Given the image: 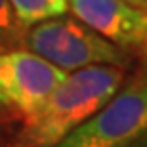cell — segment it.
<instances>
[{
  "label": "cell",
  "mask_w": 147,
  "mask_h": 147,
  "mask_svg": "<svg viewBox=\"0 0 147 147\" xmlns=\"http://www.w3.org/2000/svg\"><path fill=\"white\" fill-rule=\"evenodd\" d=\"M126 2H130V4H134L136 8H140V10L147 11V4H145V0H126Z\"/></svg>",
  "instance_id": "9"
},
{
  "label": "cell",
  "mask_w": 147,
  "mask_h": 147,
  "mask_svg": "<svg viewBox=\"0 0 147 147\" xmlns=\"http://www.w3.org/2000/svg\"><path fill=\"white\" fill-rule=\"evenodd\" d=\"M10 4L21 27H33L69 11L67 0H10Z\"/></svg>",
  "instance_id": "6"
},
{
  "label": "cell",
  "mask_w": 147,
  "mask_h": 147,
  "mask_svg": "<svg viewBox=\"0 0 147 147\" xmlns=\"http://www.w3.org/2000/svg\"><path fill=\"white\" fill-rule=\"evenodd\" d=\"M23 29L17 23V17L13 13L10 0H0V38H10Z\"/></svg>",
  "instance_id": "7"
},
{
  "label": "cell",
  "mask_w": 147,
  "mask_h": 147,
  "mask_svg": "<svg viewBox=\"0 0 147 147\" xmlns=\"http://www.w3.org/2000/svg\"><path fill=\"white\" fill-rule=\"evenodd\" d=\"M75 19L120 48H140L147 40V11L126 0H67Z\"/></svg>",
  "instance_id": "5"
},
{
  "label": "cell",
  "mask_w": 147,
  "mask_h": 147,
  "mask_svg": "<svg viewBox=\"0 0 147 147\" xmlns=\"http://www.w3.org/2000/svg\"><path fill=\"white\" fill-rule=\"evenodd\" d=\"M0 107H4V101H2V98H0Z\"/></svg>",
  "instance_id": "11"
},
{
  "label": "cell",
  "mask_w": 147,
  "mask_h": 147,
  "mask_svg": "<svg viewBox=\"0 0 147 147\" xmlns=\"http://www.w3.org/2000/svg\"><path fill=\"white\" fill-rule=\"evenodd\" d=\"M132 147H147V136H143L142 140H140V142H136Z\"/></svg>",
  "instance_id": "10"
},
{
  "label": "cell",
  "mask_w": 147,
  "mask_h": 147,
  "mask_svg": "<svg viewBox=\"0 0 147 147\" xmlns=\"http://www.w3.org/2000/svg\"><path fill=\"white\" fill-rule=\"evenodd\" d=\"M147 136V78L138 76L57 147H132Z\"/></svg>",
  "instance_id": "3"
},
{
  "label": "cell",
  "mask_w": 147,
  "mask_h": 147,
  "mask_svg": "<svg viewBox=\"0 0 147 147\" xmlns=\"http://www.w3.org/2000/svg\"><path fill=\"white\" fill-rule=\"evenodd\" d=\"M145 4H147V0H145Z\"/></svg>",
  "instance_id": "12"
},
{
  "label": "cell",
  "mask_w": 147,
  "mask_h": 147,
  "mask_svg": "<svg viewBox=\"0 0 147 147\" xmlns=\"http://www.w3.org/2000/svg\"><path fill=\"white\" fill-rule=\"evenodd\" d=\"M69 73L23 48H0V98L33 120Z\"/></svg>",
  "instance_id": "4"
},
{
  "label": "cell",
  "mask_w": 147,
  "mask_h": 147,
  "mask_svg": "<svg viewBox=\"0 0 147 147\" xmlns=\"http://www.w3.org/2000/svg\"><path fill=\"white\" fill-rule=\"evenodd\" d=\"M140 54H142V69H143L142 76H145V78H147V40L140 46Z\"/></svg>",
  "instance_id": "8"
},
{
  "label": "cell",
  "mask_w": 147,
  "mask_h": 147,
  "mask_svg": "<svg viewBox=\"0 0 147 147\" xmlns=\"http://www.w3.org/2000/svg\"><path fill=\"white\" fill-rule=\"evenodd\" d=\"M122 80V67L115 65H92L67 75L40 113L27 122L23 145L57 147L119 92Z\"/></svg>",
  "instance_id": "1"
},
{
  "label": "cell",
  "mask_w": 147,
  "mask_h": 147,
  "mask_svg": "<svg viewBox=\"0 0 147 147\" xmlns=\"http://www.w3.org/2000/svg\"><path fill=\"white\" fill-rule=\"evenodd\" d=\"M27 50L65 73L92 65L124 67L130 55L124 48L105 40L75 17L59 16L36 23L25 34Z\"/></svg>",
  "instance_id": "2"
}]
</instances>
